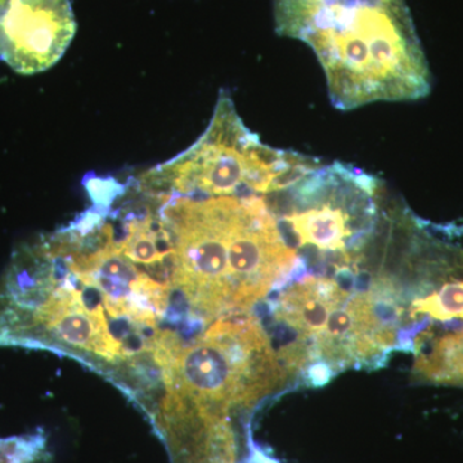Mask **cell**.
Wrapping results in <instances>:
<instances>
[{
	"mask_svg": "<svg viewBox=\"0 0 463 463\" xmlns=\"http://www.w3.org/2000/svg\"><path fill=\"white\" fill-rule=\"evenodd\" d=\"M276 32L315 52L335 108L410 102L431 90L404 0H274Z\"/></svg>",
	"mask_w": 463,
	"mask_h": 463,
	"instance_id": "6da1fadb",
	"label": "cell"
},
{
	"mask_svg": "<svg viewBox=\"0 0 463 463\" xmlns=\"http://www.w3.org/2000/svg\"><path fill=\"white\" fill-rule=\"evenodd\" d=\"M321 165L318 158L264 145L243 123L231 94L222 90L203 136L136 184L164 196L267 197L288 190Z\"/></svg>",
	"mask_w": 463,
	"mask_h": 463,
	"instance_id": "7a4b0ae2",
	"label": "cell"
},
{
	"mask_svg": "<svg viewBox=\"0 0 463 463\" xmlns=\"http://www.w3.org/2000/svg\"><path fill=\"white\" fill-rule=\"evenodd\" d=\"M288 374L267 331L254 317L216 319L194 344L183 346L172 383L201 410L227 419L281 388Z\"/></svg>",
	"mask_w": 463,
	"mask_h": 463,
	"instance_id": "3957f363",
	"label": "cell"
},
{
	"mask_svg": "<svg viewBox=\"0 0 463 463\" xmlns=\"http://www.w3.org/2000/svg\"><path fill=\"white\" fill-rule=\"evenodd\" d=\"M282 194L286 205L274 215L289 240L334 261L337 270L358 269L377 234L381 183L347 164H322Z\"/></svg>",
	"mask_w": 463,
	"mask_h": 463,
	"instance_id": "277c9868",
	"label": "cell"
},
{
	"mask_svg": "<svg viewBox=\"0 0 463 463\" xmlns=\"http://www.w3.org/2000/svg\"><path fill=\"white\" fill-rule=\"evenodd\" d=\"M156 197L174 237L172 288L196 317L232 315L230 246L242 197Z\"/></svg>",
	"mask_w": 463,
	"mask_h": 463,
	"instance_id": "5b68a950",
	"label": "cell"
},
{
	"mask_svg": "<svg viewBox=\"0 0 463 463\" xmlns=\"http://www.w3.org/2000/svg\"><path fill=\"white\" fill-rule=\"evenodd\" d=\"M75 33L70 0H0V60L18 74L56 65Z\"/></svg>",
	"mask_w": 463,
	"mask_h": 463,
	"instance_id": "8992f818",
	"label": "cell"
},
{
	"mask_svg": "<svg viewBox=\"0 0 463 463\" xmlns=\"http://www.w3.org/2000/svg\"><path fill=\"white\" fill-rule=\"evenodd\" d=\"M350 289L337 273L336 277L291 279L279 294L274 318L281 330L288 332L289 341L277 353L288 373L309 364L310 347L325 330L332 313L352 295Z\"/></svg>",
	"mask_w": 463,
	"mask_h": 463,
	"instance_id": "52a82bcc",
	"label": "cell"
},
{
	"mask_svg": "<svg viewBox=\"0 0 463 463\" xmlns=\"http://www.w3.org/2000/svg\"><path fill=\"white\" fill-rule=\"evenodd\" d=\"M413 343V373L423 383L463 386V323L434 326Z\"/></svg>",
	"mask_w": 463,
	"mask_h": 463,
	"instance_id": "ba28073f",
	"label": "cell"
}]
</instances>
